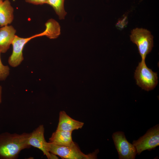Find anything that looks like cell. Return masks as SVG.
Returning a JSON list of instances; mask_svg holds the SVG:
<instances>
[{"mask_svg":"<svg viewBox=\"0 0 159 159\" xmlns=\"http://www.w3.org/2000/svg\"><path fill=\"white\" fill-rule=\"evenodd\" d=\"M14 9L9 0H5L0 3V26L8 25L12 22Z\"/></svg>","mask_w":159,"mask_h":159,"instance_id":"obj_11","label":"cell"},{"mask_svg":"<svg viewBox=\"0 0 159 159\" xmlns=\"http://www.w3.org/2000/svg\"><path fill=\"white\" fill-rule=\"evenodd\" d=\"M0 52V81L6 80L9 74L10 69L7 65H4L1 61Z\"/></svg>","mask_w":159,"mask_h":159,"instance_id":"obj_14","label":"cell"},{"mask_svg":"<svg viewBox=\"0 0 159 159\" xmlns=\"http://www.w3.org/2000/svg\"><path fill=\"white\" fill-rule=\"evenodd\" d=\"M2 87L0 85V104L2 102Z\"/></svg>","mask_w":159,"mask_h":159,"instance_id":"obj_17","label":"cell"},{"mask_svg":"<svg viewBox=\"0 0 159 159\" xmlns=\"http://www.w3.org/2000/svg\"><path fill=\"white\" fill-rule=\"evenodd\" d=\"M65 0H47L46 4L52 6L60 19H64L67 12L64 9Z\"/></svg>","mask_w":159,"mask_h":159,"instance_id":"obj_13","label":"cell"},{"mask_svg":"<svg viewBox=\"0 0 159 159\" xmlns=\"http://www.w3.org/2000/svg\"><path fill=\"white\" fill-rule=\"evenodd\" d=\"M72 132L56 130L49 138V143L62 146H69L73 143Z\"/></svg>","mask_w":159,"mask_h":159,"instance_id":"obj_12","label":"cell"},{"mask_svg":"<svg viewBox=\"0 0 159 159\" xmlns=\"http://www.w3.org/2000/svg\"><path fill=\"white\" fill-rule=\"evenodd\" d=\"M134 77L137 84L147 91L153 89L158 83L157 73L147 67L145 60H141L139 63L135 71Z\"/></svg>","mask_w":159,"mask_h":159,"instance_id":"obj_4","label":"cell"},{"mask_svg":"<svg viewBox=\"0 0 159 159\" xmlns=\"http://www.w3.org/2000/svg\"><path fill=\"white\" fill-rule=\"evenodd\" d=\"M3 1V0H0V3L1 2Z\"/></svg>","mask_w":159,"mask_h":159,"instance_id":"obj_18","label":"cell"},{"mask_svg":"<svg viewBox=\"0 0 159 159\" xmlns=\"http://www.w3.org/2000/svg\"><path fill=\"white\" fill-rule=\"evenodd\" d=\"M44 128L43 125H39L32 132L30 133L28 139V144L41 150L44 155L48 159H58L57 155L48 151L47 143L44 136Z\"/></svg>","mask_w":159,"mask_h":159,"instance_id":"obj_7","label":"cell"},{"mask_svg":"<svg viewBox=\"0 0 159 159\" xmlns=\"http://www.w3.org/2000/svg\"><path fill=\"white\" fill-rule=\"evenodd\" d=\"M48 151L62 159H94L97 158L98 149L95 152L85 154L82 153L75 142L69 146H62L48 142Z\"/></svg>","mask_w":159,"mask_h":159,"instance_id":"obj_2","label":"cell"},{"mask_svg":"<svg viewBox=\"0 0 159 159\" xmlns=\"http://www.w3.org/2000/svg\"><path fill=\"white\" fill-rule=\"evenodd\" d=\"M16 30L11 25L0 28V52L5 53L9 49L15 36Z\"/></svg>","mask_w":159,"mask_h":159,"instance_id":"obj_10","label":"cell"},{"mask_svg":"<svg viewBox=\"0 0 159 159\" xmlns=\"http://www.w3.org/2000/svg\"><path fill=\"white\" fill-rule=\"evenodd\" d=\"M127 17L125 16L124 18L120 19L117 23L116 26L120 28H123L127 24Z\"/></svg>","mask_w":159,"mask_h":159,"instance_id":"obj_16","label":"cell"},{"mask_svg":"<svg viewBox=\"0 0 159 159\" xmlns=\"http://www.w3.org/2000/svg\"><path fill=\"white\" fill-rule=\"evenodd\" d=\"M32 39L31 37L21 38L15 35L12 42V52L8 60L9 65L12 67L19 65L24 60L23 50L26 44Z\"/></svg>","mask_w":159,"mask_h":159,"instance_id":"obj_8","label":"cell"},{"mask_svg":"<svg viewBox=\"0 0 159 159\" xmlns=\"http://www.w3.org/2000/svg\"><path fill=\"white\" fill-rule=\"evenodd\" d=\"M112 138L120 159H134L137 154L135 146L127 140L123 132H114Z\"/></svg>","mask_w":159,"mask_h":159,"instance_id":"obj_6","label":"cell"},{"mask_svg":"<svg viewBox=\"0 0 159 159\" xmlns=\"http://www.w3.org/2000/svg\"><path fill=\"white\" fill-rule=\"evenodd\" d=\"M47 0H25L27 3L35 5H42L46 4Z\"/></svg>","mask_w":159,"mask_h":159,"instance_id":"obj_15","label":"cell"},{"mask_svg":"<svg viewBox=\"0 0 159 159\" xmlns=\"http://www.w3.org/2000/svg\"><path fill=\"white\" fill-rule=\"evenodd\" d=\"M84 123L72 118L64 111H60L56 130L72 132L82 128Z\"/></svg>","mask_w":159,"mask_h":159,"instance_id":"obj_9","label":"cell"},{"mask_svg":"<svg viewBox=\"0 0 159 159\" xmlns=\"http://www.w3.org/2000/svg\"><path fill=\"white\" fill-rule=\"evenodd\" d=\"M30 134L7 132L0 134V159H17L22 150L31 148L28 142Z\"/></svg>","mask_w":159,"mask_h":159,"instance_id":"obj_1","label":"cell"},{"mask_svg":"<svg viewBox=\"0 0 159 159\" xmlns=\"http://www.w3.org/2000/svg\"><path fill=\"white\" fill-rule=\"evenodd\" d=\"M153 38L147 29L137 27L131 31L130 40L137 46L142 60H145L147 55L151 51L153 46Z\"/></svg>","mask_w":159,"mask_h":159,"instance_id":"obj_3","label":"cell"},{"mask_svg":"<svg viewBox=\"0 0 159 159\" xmlns=\"http://www.w3.org/2000/svg\"><path fill=\"white\" fill-rule=\"evenodd\" d=\"M132 144L135 147L138 155L145 150L150 151L159 146V124L150 128L138 140L133 141Z\"/></svg>","mask_w":159,"mask_h":159,"instance_id":"obj_5","label":"cell"}]
</instances>
